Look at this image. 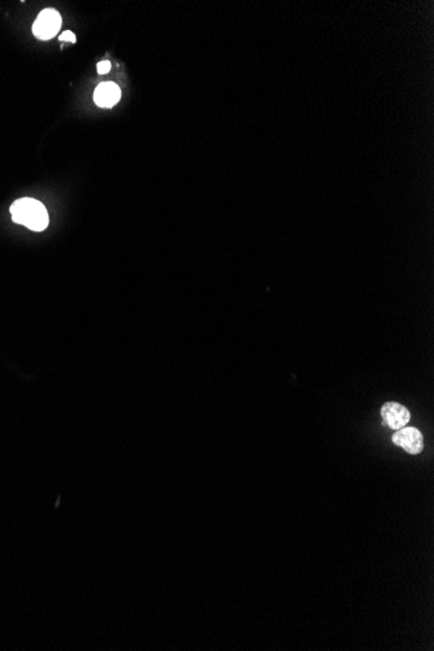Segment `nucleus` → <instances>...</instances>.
<instances>
[{"mask_svg": "<svg viewBox=\"0 0 434 651\" xmlns=\"http://www.w3.org/2000/svg\"><path fill=\"white\" fill-rule=\"evenodd\" d=\"M12 220L16 224H21L33 230L42 232L48 227V212L42 202H38L31 198L17 199L9 208Z\"/></svg>", "mask_w": 434, "mask_h": 651, "instance_id": "nucleus-1", "label": "nucleus"}, {"mask_svg": "<svg viewBox=\"0 0 434 651\" xmlns=\"http://www.w3.org/2000/svg\"><path fill=\"white\" fill-rule=\"evenodd\" d=\"M61 28V16L53 8L43 9L33 25V33L38 39L48 41L59 33Z\"/></svg>", "mask_w": 434, "mask_h": 651, "instance_id": "nucleus-2", "label": "nucleus"}, {"mask_svg": "<svg viewBox=\"0 0 434 651\" xmlns=\"http://www.w3.org/2000/svg\"><path fill=\"white\" fill-rule=\"evenodd\" d=\"M393 442L408 454L419 455L424 450V436L419 429L413 426H405L396 431L393 434Z\"/></svg>", "mask_w": 434, "mask_h": 651, "instance_id": "nucleus-3", "label": "nucleus"}, {"mask_svg": "<svg viewBox=\"0 0 434 651\" xmlns=\"http://www.w3.org/2000/svg\"><path fill=\"white\" fill-rule=\"evenodd\" d=\"M381 416L383 419V424L388 425L394 431L405 428L411 420L410 411L407 410L403 404L398 402L385 403L381 409Z\"/></svg>", "mask_w": 434, "mask_h": 651, "instance_id": "nucleus-4", "label": "nucleus"}, {"mask_svg": "<svg viewBox=\"0 0 434 651\" xmlns=\"http://www.w3.org/2000/svg\"><path fill=\"white\" fill-rule=\"evenodd\" d=\"M121 98V90L115 82H103L94 91V102L102 108L113 107Z\"/></svg>", "mask_w": 434, "mask_h": 651, "instance_id": "nucleus-5", "label": "nucleus"}, {"mask_svg": "<svg viewBox=\"0 0 434 651\" xmlns=\"http://www.w3.org/2000/svg\"><path fill=\"white\" fill-rule=\"evenodd\" d=\"M96 69H98V73L99 74L108 73L110 71V61H100V63L98 64V66H96Z\"/></svg>", "mask_w": 434, "mask_h": 651, "instance_id": "nucleus-6", "label": "nucleus"}, {"mask_svg": "<svg viewBox=\"0 0 434 651\" xmlns=\"http://www.w3.org/2000/svg\"><path fill=\"white\" fill-rule=\"evenodd\" d=\"M59 39L61 42H73L74 43V42H76V36H74V33H72V31L66 30V31H64V33L60 36Z\"/></svg>", "mask_w": 434, "mask_h": 651, "instance_id": "nucleus-7", "label": "nucleus"}]
</instances>
